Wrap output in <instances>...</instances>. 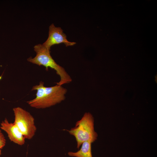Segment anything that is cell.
Returning a JSON list of instances; mask_svg holds the SVG:
<instances>
[{
  "mask_svg": "<svg viewBox=\"0 0 157 157\" xmlns=\"http://www.w3.org/2000/svg\"><path fill=\"white\" fill-rule=\"evenodd\" d=\"M13 111L15 116L14 123L25 139H31L37 131L34 118L29 112L20 107L13 108Z\"/></svg>",
  "mask_w": 157,
  "mask_h": 157,
  "instance_id": "4",
  "label": "cell"
},
{
  "mask_svg": "<svg viewBox=\"0 0 157 157\" xmlns=\"http://www.w3.org/2000/svg\"><path fill=\"white\" fill-rule=\"evenodd\" d=\"M34 51L36 53L33 58L30 57L27 60L28 62L39 66L42 65L48 71L49 68L54 70L60 77V81L56 83L57 85H62L72 81V79L65 69L57 64L50 55V50L42 44H39L34 47Z\"/></svg>",
  "mask_w": 157,
  "mask_h": 157,
  "instance_id": "2",
  "label": "cell"
},
{
  "mask_svg": "<svg viewBox=\"0 0 157 157\" xmlns=\"http://www.w3.org/2000/svg\"><path fill=\"white\" fill-rule=\"evenodd\" d=\"M1 149H0V156H1Z\"/></svg>",
  "mask_w": 157,
  "mask_h": 157,
  "instance_id": "9",
  "label": "cell"
},
{
  "mask_svg": "<svg viewBox=\"0 0 157 157\" xmlns=\"http://www.w3.org/2000/svg\"><path fill=\"white\" fill-rule=\"evenodd\" d=\"M0 128L7 133L11 141L20 145L25 144V138L14 122H10L5 118L0 123Z\"/></svg>",
  "mask_w": 157,
  "mask_h": 157,
  "instance_id": "6",
  "label": "cell"
},
{
  "mask_svg": "<svg viewBox=\"0 0 157 157\" xmlns=\"http://www.w3.org/2000/svg\"><path fill=\"white\" fill-rule=\"evenodd\" d=\"M63 43L66 47L73 46L76 44L75 42H69L67 40L66 35L60 27H56L53 24H51L49 28L48 37L42 44L50 50L52 46Z\"/></svg>",
  "mask_w": 157,
  "mask_h": 157,
  "instance_id": "5",
  "label": "cell"
},
{
  "mask_svg": "<svg viewBox=\"0 0 157 157\" xmlns=\"http://www.w3.org/2000/svg\"><path fill=\"white\" fill-rule=\"evenodd\" d=\"M89 141L83 143L81 148L77 151L68 152L69 156L74 157H92L91 151V144Z\"/></svg>",
  "mask_w": 157,
  "mask_h": 157,
  "instance_id": "7",
  "label": "cell"
},
{
  "mask_svg": "<svg viewBox=\"0 0 157 157\" xmlns=\"http://www.w3.org/2000/svg\"><path fill=\"white\" fill-rule=\"evenodd\" d=\"M36 90L35 98L27 101L31 107L37 109H44L54 106L64 101L67 92L66 89L58 85L46 87L44 83L40 81L39 85L33 86L32 90Z\"/></svg>",
  "mask_w": 157,
  "mask_h": 157,
  "instance_id": "1",
  "label": "cell"
},
{
  "mask_svg": "<svg viewBox=\"0 0 157 157\" xmlns=\"http://www.w3.org/2000/svg\"><path fill=\"white\" fill-rule=\"evenodd\" d=\"M94 121L92 115L89 112H86L76 122L74 127L69 130H66L75 138L77 149L84 142L89 141L92 143L97 140L98 134L94 131Z\"/></svg>",
  "mask_w": 157,
  "mask_h": 157,
  "instance_id": "3",
  "label": "cell"
},
{
  "mask_svg": "<svg viewBox=\"0 0 157 157\" xmlns=\"http://www.w3.org/2000/svg\"><path fill=\"white\" fill-rule=\"evenodd\" d=\"M6 140L4 136L0 129V149H2L5 145Z\"/></svg>",
  "mask_w": 157,
  "mask_h": 157,
  "instance_id": "8",
  "label": "cell"
}]
</instances>
